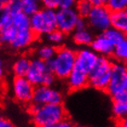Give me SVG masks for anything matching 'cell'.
I'll use <instances>...</instances> for the list:
<instances>
[{"label":"cell","mask_w":127,"mask_h":127,"mask_svg":"<svg viewBox=\"0 0 127 127\" xmlns=\"http://www.w3.org/2000/svg\"><path fill=\"white\" fill-rule=\"evenodd\" d=\"M30 111L32 120L37 127H45L46 125H54L67 119V111L61 104H43L31 105Z\"/></svg>","instance_id":"1"},{"label":"cell","mask_w":127,"mask_h":127,"mask_svg":"<svg viewBox=\"0 0 127 127\" xmlns=\"http://www.w3.org/2000/svg\"><path fill=\"white\" fill-rule=\"evenodd\" d=\"M75 58V51L68 47H60L57 49L56 55L53 59L46 62L56 78L65 80L73 69Z\"/></svg>","instance_id":"2"},{"label":"cell","mask_w":127,"mask_h":127,"mask_svg":"<svg viewBox=\"0 0 127 127\" xmlns=\"http://www.w3.org/2000/svg\"><path fill=\"white\" fill-rule=\"evenodd\" d=\"M112 62L104 56H98L97 61L88 74V85L99 90L106 91L109 83Z\"/></svg>","instance_id":"3"},{"label":"cell","mask_w":127,"mask_h":127,"mask_svg":"<svg viewBox=\"0 0 127 127\" xmlns=\"http://www.w3.org/2000/svg\"><path fill=\"white\" fill-rule=\"evenodd\" d=\"M30 25L36 36L46 35L57 29L56 9L41 8L32 16H30Z\"/></svg>","instance_id":"4"},{"label":"cell","mask_w":127,"mask_h":127,"mask_svg":"<svg viewBox=\"0 0 127 127\" xmlns=\"http://www.w3.org/2000/svg\"><path fill=\"white\" fill-rule=\"evenodd\" d=\"M25 77L34 86L46 85L52 86L56 82V76L49 70L46 61L38 58L31 60L30 67Z\"/></svg>","instance_id":"5"},{"label":"cell","mask_w":127,"mask_h":127,"mask_svg":"<svg viewBox=\"0 0 127 127\" xmlns=\"http://www.w3.org/2000/svg\"><path fill=\"white\" fill-rule=\"evenodd\" d=\"M110 14L111 11L106 7V5L93 6L89 15L87 16L88 24L95 31L102 32L110 27Z\"/></svg>","instance_id":"6"},{"label":"cell","mask_w":127,"mask_h":127,"mask_svg":"<svg viewBox=\"0 0 127 127\" xmlns=\"http://www.w3.org/2000/svg\"><path fill=\"white\" fill-rule=\"evenodd\" d=\"M127 76V65L122 62L112 63L110 79L106 92L113 96L118 93L124 91L125 89V80Z\"/></svg>","instance_id":"7"},{"label":"cell","mask_w":127,"mask_h":127,"mask_svg":"<svg viewBox=\"0 0 127 127\" xmlns=\"http://www.w3.org/2000/svg\"><path fill=\"white\" fill-rule=\"evenodd\" d=\"M63 101L62 93L52 86L37 85L34 87L32 94V104L43 105V104H61Z\"/></svg>","instance_id":"8"},{"label":"cell","mask_w":127,"mask_h":127,"mask_svg":"<svg viewBox=\"0 0 127 127\" xmlns=\"http://www.w3.org/2000/svg\"><path fill=\"white\" fill-rule=\"evenodd\" d=\"M79 15L74 7L71 8H59L56 10L57 29L64 33L73 32L79 19Z\"/></svg>","instance_id":"9"},{"label":"cell","mask_w":127,"mask_h":127,"mask_svg":"<svg viewBox=\"0 0 127 127\" xmlns=\"http://www.w3.org/2000/svg\"><path fill=\"white\" fill-rule=\"evenodd\" d=\"M34 87L35 86L25 76L23 77L15 76L11 85L14 97L18 101L22 103H28L32 101Z\"/></svg>","instance_id":"10"},{"label":"cell","mask_w":127,"mask_h":127,"mask_svg":"<svg viewBox=\"0 0 127 127\" xmlns=\"http://www.w3.org/2000/svg\"><path fill=\"white\" fill-rule=\"evenodd\" d=\"M98 59V55L93 49L83 48L76 53L74 67L89 74Z\"/></svg>","instance_id":"11"},{"label":"cell","mask_w":127,"mask_h":127,"mask_svg":"<svg viewBox=\"0 0 127 127\" xmlns=\"http://www.w3.org/2000/svg\"><path fill=\"white\" fill-rule=\"evenodd\" d=\"M37 36L31 28L17 29L14 38L10 43V46L15 49H23L31 46L34 42Z\"/></svg>","instance_id":"12"},{"label":"cell","mask_w":127,"mask_h":127,"mask_svg":"<svg viewBox=\"0 0 127 127\" xmlns=\"http://www.w3.org/2000/svg\"><path fill=\"white\" fill-rule=\"evenodd\" d=\"M66 80L68 87L71 91H78L88 85V74L73 67Z\"/></svg>","instance_id":"13"},{"label":"cell","mask_w":127,"mask_h":127,"mask_svg":"<svg viewBox=\"0 0 127 127\" xmlns=\"http://www.w3.org/2000/svg\"><path fill=\"white\" fill-rule=\"evenodd\" d=\"M90 46H91L92 49L97 55L104 57L112 55L114 47H115V45L108 37L104 35L102 32L96 37H94Z\"/></svg>","instance_id":"14"},{"label":"cell","mask_w":127,"mask_h":127,"mask_svg":"<svg viewBox=\"0 0 127 127\" xmlns=\"http://www.w3.org/2000/svg\"><path fill=\"white\" fill-rule=\"evenodd\" d=\"M112 114L114 118L119 120L127 115V92L118 93L112 96Z\"/></svg>","instance_id":"15"},{"label":"cell","mask_w":127,"mask_h":127,"mask_svg":"<svg viewBox=\"0 0 127 127\" xmlns=\"http://www.w3.org/2000/svg\"><path fill=\"white\" fill-rule=\"evenodd\" d=\"M110 26L127 34V12L125 10L115 11L110 14Z\"/></svg>","instance_id":"16"},{"label":"cell","mask_w":127,"mask_h":127,"mask_svg":"<svg viewBox=\"0 0 127 127\" xmlns=\"http://www.w3.org/2000/svg\"><path fill=\"white\" fill-rule=\"evenodd\" d=\"M30 63H31V60L28 57L23 56L19 58L12 66V71L15 76H19V77L26 76L30 67Z\"/></svg>","instance_id":"17"},{"label":"cell","mask_w":127,"mask_h":127,"mask_svg":"<svg viewBox=\"0 0 127 127\" xmlns=\"http://www.w3.org/2000/svg\"><path fill=\"white\" fill-rule=\"evenodd\" d=\"M94 39V35L87 28L75 30L73 33V41L79 46H90Z\"/></svg>","instance_id":"18"},{"label":"cell","mask_w":127,"mask_h":127,"mask_svg":"<svg viewBox=\"0 0 127 127\" xmlns=\"http://www.w3.org/2000/svg\"><path fill=\"white\" fill-rule=\"evenodd\" d=\"M112 55L119 62L127 64V37L125 36L119 44H117Z\"/></svg>","instance_id":"19"},{"label":"cell","mask_w":127,"mask_h":127,"mask_svg":"<svg viewBox=\"0 0 127 127\" xmlns=\"http://www.w3.org/2000/svg\"><path fill=\"white\" fill-rule=\"evenodd\" d=\"M12 25L16 29L31 28L30 16L25 14L24 12H22V11L15 15H12Z\"/></svg>","instance_id":"20"},{"label":"cell","mask_w":127,"mask_h":127,"mask_svg":"<svg viewBox=\"0 0 127 127\" xmlns=\"http://www.w3.org/2000/svg\"><path fill=\"white\" fill-rule=\"evenodd\" d=\"M17 32V29L11 23L5 28L0 29V45H10Z\"/></svg>","instance_id":"21"},{"label":"cell","mask_w":127,"mask_h":127,"mask_svg":"<svg viewBox=\"0 0 127 127\" xmlns=\"http://www.w3.org/2000/svg\"><path fill=\"white\" fill-rule=\"evenodd\" d=\"M57 52V48L54 46H43L39 47L38 50L36 51V55L37 58L40 60H44V61H48L53 59Z\"/></svg>","instance_id":"22"},{"label":"cell","mask_w":127,"mask_h":127,"mask_svg":"<svg viewBox=\"0 0 127 127\" xmlns=\"http://www.w3.org/2000/svg\"><path fill=\"white\" fill-rule=\"evenodd\" d=\"M22 3V12L28 16H32L35 12L41 9V1L40 0H21Z\"/></svg>","instance_id":"23"},{"label":"cell","mask_w":127,"mask_h":127,"mask_svg":"<svg viewBox=\"0 0 127 127\" xmlns=\"http://www.w3.org/2000/svg\"><path fill=\"white\" fill-rule=\"evenodd\" d=\"M92 7H93V5L87 0H77L75 5V10L80 17L87 18Z\"/></svg>","instance_id":"24"},{"label":"cell","mask_w":127,"mask_h":127,"mask_svg":"<svg viewBox=\"0 0 127 127\" xmlns=\"http://www.w3.org/2000/svg\"><path fill=\"white\" fill-rule=\"evenodd\" d=\"M102 33L106 36V37H108L115 46H116L117 44H119V43L125 37V34H124V33L122 32H120L119 30L113 28L111 26H110L109 28L107 29V30H105L104 32H102Z\"/></svg>","instance_id":"25"},{"label":"cell","mask_w":127,"mask_h":127,"mask_svg":"<svg viewBox=\"0 0 127 127\" xmlns=\"http://www.w3.org/2000/svg\"><path fill=\"white\" fill-rule=\"evenodd\" d=\"M12 23V16L7 11L6 5L0 4V29L5 28Z\"/></svg>","instance_id":"26"},{"label":"cell","mask_w":127,"mask_h":127,"mask_svg":"<svg viewBox=\"0 0 127 127\" xmlns=\"http://www.w3.org/2000/svg\"><path fill=\"white\" fill-rule=\"evenodd\" d=\"M46 35L47 41H49L53 45H60L64 41V38H65V33L60 31L59 29H55Z\"/></svg>","instance_id":"27"},{"label":"cell","mask_w":127,"mask_h":127,"mask_svg":"<svg viewBox=\"0 0 127 127\" xmlns=\"http://www.w3.org/2000/svg\"><path fill=\"white\" fill-rule=\"evenodd\" d=\"M106 7L111 12L125 10L127 8V0H108Z\"/></svg>","instance_id":"28"},{"label":"cell","mask_w":127,"mask_h":127,"mask_svg":"<svg viewBox=\"0 0 127 127\" xmlns=\"http://www.w3.org/2000/svg\"><path fill=\"white\" fill-rule=\"evenodd\" d=\"M7 11L10 13V15H15L22 11V3L21 0H9L6 4Z\"/></svg>","instance_id":"29"},{"label":"cell","mask_w":127,"mask_h":127,"mask_svg":"<svg viewBox=\"0 0 127 127\" xmlns=\"http://www.w3.org/2000/svg\"><path fill=\"white\" fill-rule=\"evenodd\" d=\"M77 0H58V8H71L74 7Z\"/></svg>","instance_id":"30"},{"label":"cell","mask_w":127,"mask_h":127,"mask_svg":"<svg viewBox=\"0 0 127 127\" xmlns=\"http://www.w3.org/2000/svg\"><path fill=\"white\" fill-rule=\"evenodd\" d=\"M41 5L46 8H52L56 9L58 8V0H40Z\"/></svg>","instance_id":"31"},{"label":"cell","mask_w":127,"mask_h":127,"mask_svg":"<svg viewBox=\"0 0 127 127\" xmlns=\"http://www.w3.org/2000/svg\"><path fill=\"white\" fill-rule=\"evenodd\" d=\"M87 28V21H85V18H82V17H79L77 21V23H76V27H75V30H82V29H85ZM74 30V31H75Z\"/></svg>","instance_id":"32"},{"label":"cell","mask_w":127,"mask_h":127,"mask_svg":"<svg viewBox=\"0 0 127 127\" xmlns=\"http://www.w3.org/2000/svg\"><path fill=\"white\" fill-rule=\"evenodd\" d=\"M0 127H16L10 121L0 115Z\"/></svg>","instance_id":"33"},{"label":"cell","mask_w":127,"mask_h":127,"mask_svg":"<svg viewBox=\"0 0 127 127\" xmlns=\"http://www.w3.org/2000/svg\"><path fill=\"white\" fill-rule=\"evenodd\" d=\"M72 123L71 121H69L68 119H64L61 122L58 123L57 124L54 125V127H72Z\"/></svg>","instance_id":"34"},{"label":"cell","mask_w":127,"mask_h":127,"mask_svg":"<svg viewBox=\"0 0 127 127\" xmlns=\"http://www.w3.org/2000/svg\"><path fill=\"white\" fill-rule=\"evenodd\" d=\"M117 125H118V127H127V115L119 119Z\"/></svg>","instance_id":"35"},{"label":"cell","mask_w":127,"mask_h":127,"mask_svg":"<svg viewBox=\"0 0 127 127\" xmlns=\"http://www.w3.org/2000/svg\"><path fill=\"white\" fill-rule=\"evenodd\" d=\"M3 75H4V65L2 60H0V79L3 77Z\"/></svg>","instance_id":"36"},{"label":"cell","mask_w":127,"mask_h":127,"mask_svg":"<svg viewBox=\"0 0 127 127\" xmlns=\"http://www.w3.org/2000/svg\"><path fill=\"white\" fill-rule=\"evenodd\" d=\"M87 1H89V2H90V3H91L93 6H95V5H99L98 0H87Z\"/></svg>","instance_id":"37"},{"label":"cell","mask_w":127,"mask_h":127,"mask_svg":"<svg viewBox=\"0 0 127 127\" xmlns=\"http://www.w3.org/2000/svg\"><path fill=\"white\" fill-rule=\"evenodd\" d=\"M99 4H101V5H106V3L108 2V0H98Z\"/></svg>","instance_id":"38"},{"label":"cell","mask_w":127,"mask_h":127,"mask_svg":"<svg viewBox=\"0 0 127 127\" xmlns=\"http://www.w3.org/2000/svg\"><path fill=\"white\" fill-rule=\"evenodd\" d=\"M9 0H0V4H3V5H6V4L8 2Z\"/></svg>","instance_id":"39"},{"label":"cell","mask_w":127,"mask_h":127,"mask_svg":"<svg viewBox=\"0 0 127 127\" xmlns=\"http://www.w3.org/2000/svg\"><path fill=\"white\" fill-rule=\"evenodd\" d=\"M124 90L127 92V76H126V80H125V89Z\"/></svg>","instance_id":"40"},{"label":"cell","mask_w":127,"mask_h":127,"mask_svg":"<svg viewBox=\"0 0 127 127\" xmlns=\"http://www.w3.org/2000/svg\"><path fill=\"white\" fill-rule=\"evenodd\" d=\"M72 127H82V126H80V125H72Z\"/></svg>","instance_id":"41"},{"label":"cell","mask_w":127,"mask_h":127,"mask_svg":"<svg viewBox=\"0 0 127 127\" xmlns=\"http://www.w3.org/2000/svg\"><path fill=\"white\" fill-rule=\"evenodd\" d=\"M125 11H126V12H127V8H126V9H125Z\"/></svg>","instance_id":"42"}]
</instances>
